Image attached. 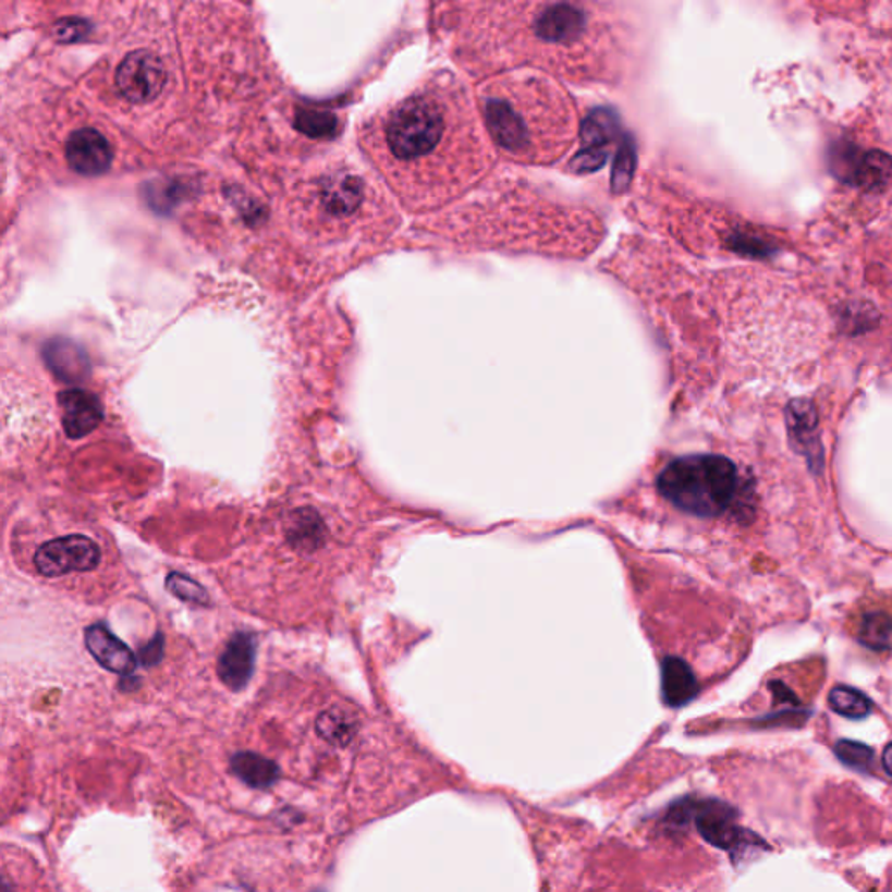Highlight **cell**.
Here are the masks:
<instances>
[{
  "mask_svg": "<svg viewBox=\"0 0 892 892\" xmlns=\"http://www.w3.org/2000/svg\"><path fill=\"white\" fill-rule=\"evenodd\" d=\"M366 144L410 211L441 209L466 196L499 157L475 98L444 72L382 113Z\"/></svg>",
  "mask_w": 892,
  "mask_h": 892,
  "instance_id": "1",
  "label": "cell"
},
{
  "mask_svg": "<svg viewBox=\"0 0 892 892\" xmlns=\"http://www.w3.org/2000/svg\"><path fill=\"white\" fill-rule=\"evenodd\" d=\"M471 40L496 39L505 57L499 65L536 63L549 72L606 81L610 63L623 57V37L610 22L606 4L537 2L476 5ZM485 44L488 48L493 44Z\"/></svg>",
  "mask_w": 892,
  "mask_h": 892,
  "instance_id": "2",
  "label": "cell"
},
{
  "mask_svg": "<svg viewBox=\"0 0 892 892\" xmlns=\"http://www.w3.org/2000/svg\"><path fill=\"white\" fill-rule=\"evenodd\" d=\"M475 100L497 152L520 164H554L579 138L571 93L537 70L493 75L476 87Z\"/></svg>",
  "mask_w": 892,
  "mask_h": 892,
  "instance_id": "3",
  "label": "cell"
},
{
  "mask_svg": "<svg viewBox=\"0 0 892 892\" xmlns=\"http://www.w3.org/2000/svg\"><path fill=\"white\" fill-rule=\"evenodd\" d=\"M658 488L679 510L701 518H714L736 501L740 473L736 464L722 455H687L671 461L661 471Z\"/></svg>",
  "mask_w": 892,
  "mask_h": 892,
  "instance_id": "4",
  "label": "cell"
},
{
  "mask_svg": "<svg viewBox=\"0 0 892 892\" xmlns=\"http://www.w3.org/2000/svg\"><path fill=\"white\" fill-rule=\"evenodd\" d=\"M736 816V810L722 802L685 798L671 807L668 821L673 824H687L688 821H694L697 832L701 833L708 844L729 853H736L755 841V835L734 823Z\"/></svg>",
  "mask_w": 892,
  "mask_h": 892,
  "instance_id": "5",
  "label": "cell"
},
{
  "mask_svg": "<svg viewBox=\"0 0 892 892\" xmlns=\"http://www.w3.org/2000/svg\"><path fill=\"white\" fill-rule=\"evenodd\" d=\"M168 84V69L161 57L139 49L127 54L115 72V87L124 100L145 105L162 95Z\"/></svg>",
  "mask_w": 892,
  "mask_h": 892,
  "instance_id": "6",
  "label": "cell"
},
{
  "mask_svg": "<svg viewBox=\"0 0 892 892\" xmlns=\"http://www.w3.org/2000/svg\"><path fill=\"white\" fill-rule=\"evenodd\" d=\"M100 560L101 551L95 540L78 534L49 540L37 549L34 557L35 566L44 577L95 571Z\"/></svg>",
  "mask_w": 892,
  "mask_h": 892,
  "instance_id": "7",
  "label": "cell"
},
{
  "mask_svg": "<svg viewBox=\"0 0 892 892\" xmlns=\"http://www.w3.org/2000/svg\"><path fill=\"white\" fill-rule=\"evenodd\" d=\"M70 168L83 176H98L112 164V147L100 131L84 127L70 135L65 145Z\"/></svg>",
  "mask_w": 892,
  "mask_h": 892,
  "instance_id": "8",
  "label": "cell"
},
{
  "mask_svg": "<svg viewBox=\"0 0 892 892\" xmlns=\"http://www.w3.org/2000/svg\"><path fill=\"white\" fill-rule=\"evenodd\" d=\"M58 403L61 408V423L70 440H81L91 435L103 420V406L98 396L83 389H70L60 392Z\"/></svg>",
  "mask_w": 892,
  "mask_h": 892,
  "instance_id": "9",
  "label": "cell"
},
{
  "mask_svg": "<svg viewBox=\"0 0 892 892\" xmlns=\"http://www.w3.org/2000/svg\"><path fill=\"white\" fill-rule=\"evenodd\" d=\"M87 650L100 667L105 670L118 673V675H130L136 668L135 653L131 652L126 644H122L118 636L112 635L105 624H93L87 627L84 635Z\"/></svg>",
  "mask_w": 892,
  "mask_h": 892,
  "instance_id": "10",
  "label": "cell"
},
{
  "mask_svg": "<svg viewBox=\"0 0 892 892\" xmlns=\"http://www.w3.org/2000/svg\"><path fill=\"white\" fill-rule=\"evenodd\" d=\"M255 667V638L249 633H237L225 645L220 661L218 675L223 684L232 691L246 687Z\"/></svg>",
  "mask_w": 892,
  "mask_h": 892,
  "instance_id": "11",
  "label": "cell"
},
{
  "mask_svg": "<svg viewBox=\"0 0 892 892\" xmlns=\"http://www.w3.org/2000/svg\"><path fill=\"white\" fill-rule=\"evenodd\" d=\"M847 171L851 183L870 194H880L892 187V157L882 150H868L854 157Z\"/></svg>",
  "mask_w": 892,
  "mask_h": 892,
  "instance_id": "12",
  "label": "cell"
},
{
  "mask_svg": "<svg viewBox=\"0 0 892 892\" xmlns=\"http://www.w3.org/2000/svg\"><path fill=\"white\" fill-rule=\"evenodd\" d=\"M786 423L795 447L809 455L810 461H821V444L816 436L818 412L809 400H795L786 408Z\"/></svg>",
  "mask_w": 892,
  "mask_h": 892,
  "instance_id": "13",
  "label": "cell"
},
{
  "mask_svg": "<svg viewBox=\"0 0 892 892\" xmlns=\"http://www.w3.org/2000/svg\"><path fill=\"white\" fill-rule=\"evenodd\" d=\"M661 685L662 699L671 708H680L693 701L699 691L694 671L679 658H668L662 662Z\"/></svg>",
  "mask_w": 892,
  "mask_h": 892,
  "instance_id": "14",
  "label": "cell"
},
{
  "mask_svg": "<svg viewBox=\"0 0 892 892\" xmlns=\"http://www.w3.org/2000/svg\"><path fill=\"white\" fill-rule=\"evenodd\" d=\"M46 359H48L51 370L61 380H69V382L83 380L84 375H87V370H89L83 351L69 344V342H54V344L49 345L48 351H46Z\"/></svg>",
  "mask_w": 892,
  "mask_h": 892,
  "instance_id": "15",
  "label": "cell"
},
{
  "mask_svg": "<svg viewBox=\"0 0 892 892\" xmlns=\"http://www.w3.org/2000/svg\"><path fill=\"white\" fill-rule=\"evenodd\" d=\"M232 767L241 781L249 784L253 789H266L269 784L278 780L279 769L269 758L258 754H237L232 760Z\"/></svg>",
  "mask_w": 892,
  "mask_h": 892,
  "instance_id": "16",
  "label": "cell"
},
{
  "mask_svg": "<svg viewBox=\"0 0 892 892\" xmlns=\"http://www.w3.org/2000/svg\"><path fill=\"white\" fill-rule=\"evenodd\" d=\"M828 702H830L835 713L851 720L865 719L873 708L870 697L859 693L858 688L847 687V685L833 687L832 693L828 696Z\"/></svg>",
  "mask_w": 892,
  "mask_h": 892,
  "instance_id": "17",
  "label": "cell"
},
{
  "mask_svg": "<svg viewBox=\"0 0 892 892\" xmlns=\"http://www.w3.org/2000/svg\"><path fill=\"white\" fill-rule=\"evenodd\" d=\"M859 640L871 650L889 649L892 641V619L882 612L868 614L863 619Z\"/></svg>",
  "mask_w": 892,
  "mask_h": 892,
  "instance_id": "18",
  "label": "cell"
},
{
  "mask_svg": "<svg viewBox=\"0 0 892 892\" xmlns=\"http://www.w3.org/2000/svg\"><path fill=\"white\" fill-rule=\"evenodd\" d=\"M166 589H168L173 597L188 601V603H194V606H209L208 592L205 591V588H203L199 583L192 581L187 575L179 574V572H173V574L168 575Z\"/></svg>",
  "mask_w": 892,
  "mask_h": 892,
  "instance_id": "19",
  "label": "cell"
},
{
  "mask_svg": "<svg viewBox=\"0 0 892 892\" xmlns=\"http://www.w3.org/2000/svg\"><path fill=\"white\" fill-rule=\"evenodd\" d=\"M836 757L841 758V762L851 767L854 771H868L873 760V749L868 748L863 743L856 741L842 740L835 745Z\"/></svg>",
  "mask_w": 892,
  "mask_h": 892,
  "instance_id": "20",
  "label": "cell"
},
{
  "mask_svg": "<svg viewBox=\"0 0 892 892\" xmlns=\"http://www.w3.org/2000/svg\"><path fill=\"white\" fill-rule=\"evenodd\" d=\"M162 647H164V638L157 635L150 644L145 645L144 649L139 650V661L144 662V667H152V664L161 661L162 652H164Z\"/></svg>",
  "mask_w": 892,
  "mask_h": 892,
  "instance_id": "21",
  "label": "cell"
},
{
  "mask_svg": "<svg viewBox=\"0 0 892 892\" xmlns=\"http://www.w3.org/2000/svg\"><path fill=\"white\" fill-rule=\"evenodd\" d=\"M882 767H884V771L888 772L889 775H892V743L884 749Z\"/></svg>",
  "mask_w": 892,
  "mask_h": 892,
  "instance_id": "22",
  "label": "cell"
}]
</instances>
